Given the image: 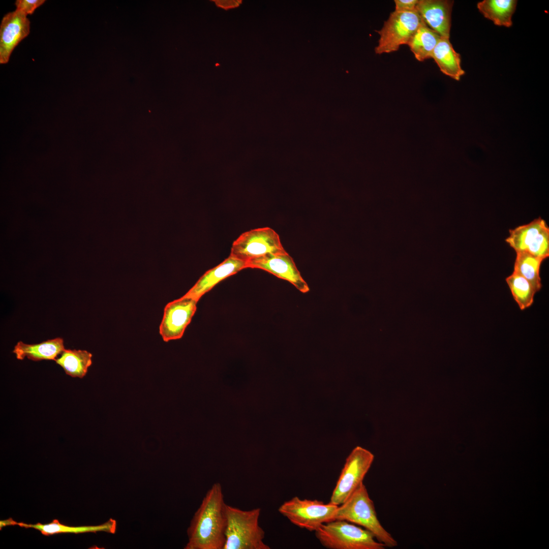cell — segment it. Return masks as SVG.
Segmentation results:
<instances>
[{"instance_id": "cell-1", "label": "cell", "mask_w": 549, "mask_h": 549, "mask_svg": "<svg viewBox=\"0 0 549 549\" xmlns=\"http://www.w3.org/2000/svg\"><path fill=\"white\" fill-rule=\"evenodd\" d=\"M226 505L221 483H214L191 522L185 549H223Z\"/></svg>"}, {"instance_id": "cell-2", "label": "cell", "mask_w": 549, "mask_h": 549, "mask_svg": "<svg viewBox=\"0 0 549 549\" xmlns=\"http://www.w3.org/2000/svg\"><path fill=\"white\" fill-rule=\"evenodd\" d=\"M225 543L223 549H269L259 525L260 508L244 510L226 505Z\"/></svg>"}, {"instance_id": "cell-3", "label": "cell", "mask_w": 549, "mask_h": 549, "mask_svg": "<svg viewBox=\"0 0 549 549\" xmlns=\"http://www.w3.org/2000/svg\"><path fill=\"white\" fill-rule=\"evenodd\" d=\"M344 520L369 530L386 547H393L398 542L379 521L373 501L362 482L351 495L338 506L334 520Z\"/></svg>"}, {"instance_id": "cell-4", "label": "cell", "mask_w": 549, "mask_h": 549, "mask_svg": "<svg viewBox=\"0 0 549 549\" xmlns=\"http://www.w3.org/2000/svg\"><path fill=\"white\" fill-rule=\"evenodd\" d=\"M320 543L329 549H384L369 530L344 520H334L322 525L315 531Z\"/></svg>"}, {"instance_id": "cell-5", "label": "cell", "mask_w": 549, "mask_h": 549, "mask_svg": "<svg viewBox=\"0 0 549 549\" xmlns=\"http://www.w3.org/2000/svg\"><path fill=\"white\" fill-rule=\"evenodd\" d=\"M339 505L325 504L317 500L301 499L294 497L284 502L278 511L299 528L315 531L322 525L334 520Z\"/></svg>"}, {"instance_id": "cell-6", "label": "cell", "mask_w": 549, "mask_h": 549, "mask_svg": "<svg viewBox=\"0 0 549 549\" xmlns=\"http://www.w3.org/2000/svg\"><path fill=\"white\" fill-rule=\"evenodd\" d=\"M423 22L417 11L392 12L380 30L376 54L396 51L401 45L407 44L419 26Z\"/></svg>"}, {"instance_id": "cell-7", "label": "cell", "mask_w": 549, "mask_h": 549, "mask_svg": "<svg viewBox=\"0 0 549 549\" xmlns=\"http://www.w3.org/2000/svg\"><path fill=\"white\" fill-rule=\"evenodd\" d=\"M374 459L370 451L360 446L354 448L346 460L329 502L343 503L363 482Z\"/></svg>"}, {"instance_id": "cell-8", "label": "cell", "mask_w": 549, "mask_h": 549, "mask_svg": "<svg viewBox=\"0 0 549 549\" xmlns=\"http://www.w3.org/2000/svg\"><path fill=\"white\" fill-rule=\"evenodd\" d=\"M285 251L279 234L268 227L240 234L232 243L230 255L246 262L268 254Z\"/></svg>"}, {"instance_id": "cell-9", "label": "cell", "mask_w": 549, "mask_h": 549, "mask_svg": "<svg viewBox=\"0 0 549 549\" xmlns=\"http://www.w3.org/2000/svg\"><path fill=\"white\" fill-rule=\"evenodd\" d=\"M505 241L516 252L528 253L544 260L549 256V227L539 217L509 231Z\"/></svg>"}, {"instance_id": "cell-10", "label": "cell", "mask_w": 549, "mask_h": 549, "mask_svg": "<svg viewBox=\"0 0 549 549\" xmlns=\"http://www.w3.org/2000/svg\"><path fill=\"white\" fill-rule=\"evenodd\" d=\"M198 301L184 295L168 303L159 327L164 342L180 339L190 324L197 309Z\"/></svg>"}, {"instance_id": "cell-11", "label": "cell", "mask_w": 549, "mask_h": 549, "mask_svg": "<svg viewBox=\"0 0 549 549\" xmlns=\"http://www.w3.org/2000/svg\"><path fill=\"white\" fill-rule=\"evenodd\" d=\"M247 268L265 270L289 282L303 293L310 291L307 283L302 277L293 258L286 251L247 261Z\"/></svg>"}, {"instance_id": "cell-12", "label": "cell", "mask_w": 549, "mask_h": 549, "mask_svg": "<svg viewBox=\"0 0 549 549\" xmlns=\"http://www.w3.org/2000/svg\"><path fill=\"white\" fill-rule=\"evenodd\" d=\"M30 32L27 16L18 10L9 12L2 18L0 25V64H7L16 46Z\"/></svg>"}, {"instance_id": "cell-13", "label": "cell", "mask_w": 549, "mask_h": 549, "mask_svg": "<svg viewBox=\"0 0 549 549\" xmlns=\"http://www.w3.org/2000/svg\"><path fill=\"white\" fill-rule=\"evenodd\" d=\"M453 1L419 0L416 9L424 23L441 37L450 38Z\"/></svg>"}, {"instance_id": "cell-14", "label": "cell", "mask_w": 549, "mask_h": 549, "mask_svg": "<svg viewBox=\"0 0 549 549\" xmlns=\"http://www.w3.org/2000/svg\"><path fill=\"white\" fill-rule=\"evenodd\" d=\"M246 268V262L231 255L215 267L206 271L185 294L198 301L206 293L226 278Z\"/></svg>"}, {"instance_id": "cell-15", "label": "cell", "mask_w": 549, "mask_h": 549, "mask_svg": "<svg viewBox=\"0 0 549 549\" xmlns=\"http://www.w3.org/2000/svg\"><path fill=\"white\" fill-rule=\"evenodd\" d=\"M65 349L63 339L57 338L37 344H26L19 341L13 352L19 360L27 357L33 361L55 360Z\"/></svg>"}, {"instance_id": "cell-16", "label": "cell", "mask_w": 549, "mask_h": 549, "mask_svg": "<svg viewBox=\"0 0 549 549\" xmlns=\"http://www.w3.org/2000/svg\"><path fill=\"white\" fill-rule=\"evenodd\" d=\"M440 71L451 78L459 80L465 71L462 68L461 56L452 47L449 39L441 37L432 54Z\"/></svg>"}, {"instance_id": "cell-17", "label": "cell", "mask_w": 549, "mask_h": 549, "mask_svg": "<svg viewBox=\"0 0 549 549\" xmlns=\"http://www.w3.org/2000/svg\"><path fill=\"white\" fill-rule=\"evenodd\" d=\"M116 522L112 518L109 519L106 523L97 526H68L60 523L57 520H54L51 523L42 524L40 523L36 524H28L20 522L17 525L25 528H33L39 531L43 535L48 536L59 533H83L106 532L114 534L116 530Z\"/></svg>"}, {"instance_id": "cell-18", "label": "cell", "mask_w": 549, "mask_h": 549, "mask_svg": "<svg viewBox=\"0 0 549 549\" xmlns=\"http://www.w3.org/2000/svg\"><path fill=\"white\" fill-rule=\"evenodd\" d=\"M516 4L515 0H484L477 4V8L495 24L510 27Z\"/></svg>"}, {"instance_id": "cell-19", "label": "cell", "mask_w": 549, "mask_h": 549, "mask_svg": "<svg viewBox=\"0 0 549 549\" xmlns=\"http://www.w3.org/2000/svg\"><path fill=\"white\" fill-rule=\"evenodd\" d=\"M441 37L423 22L411 36L407 45L416 59L423 62L431 58L433 50Z\"/></svg>"}, {"instance_id": "cell-20", "label": "cell", "mask_w": 549, "mask_h": 549, "mask_svg": "<svg viewBox=\"0 0 549 549\" xmlns=\"http://www.w3.org/2000/svg\"><path fill=\"white\" fill-rule=\"evenodd\" d=\"M54 360L66 374L72 377L83 378L92 364V354L86 350L65 349Z\"/></svg>"}, {"instance_id": "cell-21", "label": "cell", "mask_w": 549, "mask_h": 549, "mask_svg": "<svg viewBox=\"0 0 549 549\" xmlns=\"http://www.w3.org/2000/svg\"><path fill=\"white\" fill-rule=\"evenodd\" d=\"M516 254L513 271L528 280L536 292L539 291L542 287L540 268L544 259L526 252Z\"/></svg>"}, {"instance_id": "cell-22", "label": "cell", "mask_w": 549, "mask_h": 549, "mask_svg": "<svg viewBox=\"0 0 549 549\" xmlns=\"http://www.w3.org/2000/svg\"><path fill=\"white\" fill-rule=\"evenodd\" d=\"M506 282L514 299L521 310L531 306L537 292L528 280L513 271L511 274L506 278Z\"/></svg>"}, {"instance_id": "cell-23", "label": "cell", "mask_w": 549, "mask_h": 549, "mask_svg": "<svg viewBox=\"0 0 549 549\" xmlns=\"http://www.w3.org/2000/svg\"><path fill=\"white\" fill-rule=\"evenodd\" d=\"M45 2V0H17L15 5L16 10L20 11L27 16L32 15L37 8Z\"/></svg>"}, {"instance_id": "cell-24", "label": "cell", "mask_w": 549, "mask_h": 549, "mask_svg": "<svg viewBox=\"0 0 549 549\" xmlns=\"http://www.w3.org/2000/svg\"><path fill=\"white\" fill-rule=\"evenodd\" d=\"M419 0H395V11L398 12H413L416 11V7Z\"/></svg>"}, {"instance_id": "cell-25", "label": "cell", "mask_w": 549, "mask_h": 549, "mask_svg": "<svg viewBox=\"0 0 549 549\" xmlns=\"http://www.w3.org/2000/svg\"><path fill=\"white\" fill-rule=\"evenodd\" d=\"M17 522L14 521L11 518H9V519L6 520L1 521V523H0L1 524V526H1V529L2 527H5L6 526L17 525Z\"/></svg>"}]
</instances>
